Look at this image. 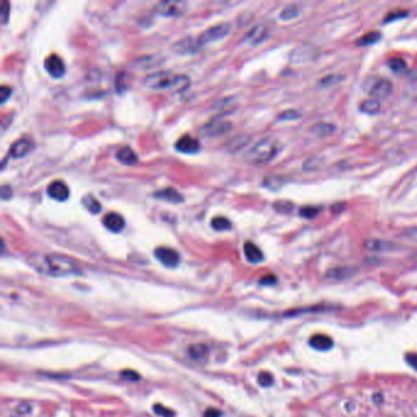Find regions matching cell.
Returning <instances> with one entry per match:
<instances>
[{
    "label": "cell",
    "instance_id": "obj_37",
    "mask_svg": "<svg viewBox=\"0 0 417 417\" xmlns=\"http://www.w3.org/2000/svg\"><path fill=\"white\" fill-rule=\"evenodd\" d=\"M258 383H260L262 386L272 385V383H273L272 374L268 372H261L260 376H258Z\"/></svg>",
    "mask_w": 417,
    "mask_h": 417
},
{
    "label": "cell",
    "instance_id": "obj_1",
    "mask_svg": "<svg viewBox=\"0 0 417 417\" xmlns=\"http://www.w3.org/2000/svg\"><path fill=\"white\" fill-rule=\"evenodd\" d=\"M30 263L38 272L51 276L76 275L80 273V268L74 261L59 255H35L30 258Z\"/></svg>",
    "mask_w": 417,
    "mask_h": 417
},
{
    "label": "cell",
    "instance_id": "obj_23",
    "mask_svg": "<svg viewBox=\"0 0 417 417\" xmlns=\"http://www.w3.org/2000/svg\"><path fill=\"white\" fill-rule=\"evenodd\" d=\"M356 272L355 267H339V268H334V269H330L329 272L327 273L328 278L331 279H344L348 278V276L352 275Z\"/></svg>",
    "mask_w": 417,
    "mask_h": 417
},
{
    "label": "cell",
    "instance_id": "obj_2",
    "mask_svg": "<svg viewBox=\"0 0 417 417\" xmlns=\"http://www.w3.org/2000/svg\"><path fill=\"white\" fill-rule=\"evenodd\" d=\"M281 150L282 145L278 140L267 137V138H262L249 148L247 153L245 154V159L249 164H264L274 159Z\"/></svg>",
    "mask_w": 417,
    "mask_h": 417
},
{
    "label": "cell",
    "instance_id": "obj_18",
    "mask_svg": "<svg viewBox=\"0 0 417 417\" xmlns=\"http://www.w3.org/2000/svg\"><path fill=\"white\" fill-rule=\"evenodd\" d=\"M154 197L164 200V201H168V202H172V203H179L184 201L181 194L173 187H166L160 191H157V192H154Z\"/></svg>",
    "mask_w": 417,
    "mask_h": 417
},
{
    "label": "cell",
    "instance_id": "obj_3",
    "mask_svg": "<svg viewBox=\"0 0 417 417\" xmlns=\"http://www.w3.org/2000/svg\"><path fill=\"white\" fill-rule=\"evenodd\" d=\"M145 84L151 90H174L181 92L188 87L190 81H188L187 76L174 75L172 72L162 71L148 76Z\"/></svg>",
    "mask_w": 417,
    "mask_h": 417
},
{
    "label": "cell",
    "instance_id": "obj_32",
    "mask_svg": "<svg viewBox=\"0 0 417 417\" xmlns=\"http://www.w3.org/2000/svg\"><path fill=\"white\" fill-rule=\"evenodd\" d=\"M207 352V346L202 345V344H197V345L190 346L188 349V354L192 358H202Z\"/></svg>",
    "mask_w": 417,
    "mask_h": 417
},
{
    "label": "cell",
    "instance_id": "obj_42",
    "mask_svg": "<svg viewBox=\"0 0 417 417\" xmlns=\"http://www.w3.org/2000/svg\"><path fill=\"white\" fill-rule=\"evenodd\" d=\"M0 194H2V199H3V200L10 199L11 194H13V191H11V187L8 186V185H3L2 190H0Z\"/></svg>",
    "mask_w": 417,
    "mask_h": 417
},
{
    "label": "cell",
    "instance_id": "obj_24",
    "mask_svg": "<svg viewBox=\"0 0 417 417\" xmlns=\"http://www.w3.org/2000/svg\"><path fill=\"white\" fill-rule=\"evenodd\" d=\"M360 110L365 114H377L380 110V104L377 99H366L360 104Z\"/></svg>",
    "mask_w": 417,
    "mask_h": 417
},
{
    "label": "cell",
    "instance_id": "obj_6",
    "mask_svg": "<svg viewBox=\"0 0 417 417\" xmlns=\"http://www.w3.org/2000/svg\"><path fill=\"white\" fill-rule=\"evenodd\" d=\"M44 68L48 74L54 78L63 77L66 72L65 63L63 62L62 58L55 55V54H51V55L45 58Z\"/></svg>",
    "mask_w": 417,
    "mask_h": 417
},
{
    "label": "cell",
    "instance_id": "obj_27",
    "mask_svg": "<svg viewBox=\"0 0 417 417\" xmlns=\"http://www.w3.org/2000/svg\"><path fill=\"white\" fill-rule=\"evenodd\" d=\"M344 81V76L340 74H331L328 76H324L323 78H321V81L318 82L319 87H330V86H336V85L340 84V82Z\"/></svg>",
    "mask_w": 417,
    "mask_h": 417
},
{
    "label": "cell",
    "instance_id": "obj_31",
    "mask_svg": "<svg viewBox=\"0 0 417 417\" xmlns=\"http://www.w3.org/2000/svg\"><path fill=\"white\" fill-rule=\"evenodd\" d=\"M389 68L392 69L393 72H397V74H400V72L406 71V63L404 62L403 59H399V58H394V59L389 60Z\"/></svg>",
    "mask_w": 417,
    "mask_h": 417
},
{
    "label": "cell",
    "instance_id": "obj_16",
    "mask_svg": "<svg viewBox=\"0 0 417 417\" xmlns=\"http://www.w3.org/2000/svg\"><path fill=\"white\" fill-rule=\"evenodd\" d=\"M200 44L197 38H185L182 41L178 42L174 45V50L178 51L180 54H188V53H194L196 50L200 49Z\"/></svg>",
    "mask_w": 417,
    "mask_h": 417
},
{
    "label": "cell",
    "instance_id": "obj_39",
    "mask_svg": "<svg viewBox=\"0 0 417 417\" xmlns=\"http://www.w3.org/2000/svg\"><path fill=\"white\" fill-rule=\"evenodd\" d=\"M9 13H10V4H9L7 0H4L2 3V20L4 23L8 21Z\"/></svg>",
    "mask_w": 417,
    "mask_h": 417
},
{
    "label": "cell",
    "instance_id": "obj_5",
    "mask_svg": "<svg viewBox=\"0 0 417 417\" xmlns=\"http://www.w3.org/2000/svg\"><path fill=\"white\" fill-rule=\"evenodd\" d=\"M231 129V124L229 121L223 120L220 118H213L212 120H209L208 123L203 125L201 127V133H203L205 136H219L223 135V133H227L228 131H230Z\"/></svg>",
    "mask_w": 417,
    "mask_h": 417
},
{
    "label": "cell",
    "instance_id": "obj_14",
    "mask_svg": "<svg viewBox=\"0 0 417 417\" xmlns=\"http://www.w3.org/2000/svg\"><path fill=\"white\" fill-rule=\"evenodd\" d=\"M268 37V29L264 25H257L246 35V42L251 45H257L262 43Z\"/></svg>",
    "mask_w": 417,
    "mask_h": 417
},
{
    "label": "cell",
    "instance_id": "obj_12",
    "mask_svg": "<svg viewBox=\"0 0 417 417\" xmlns=\"http://www.w3.org/2000/svg\"><path fill=\"white\" fill-rule=\"evenodd\" d=\"M393 91V84L386 78H380L373 85L371 88L370 94L373 97V99H383L386 98Z\"/></svg>",
    "mask_w": 417,
    "mask_h": 417
},
{
    "label": "cell",
    "instance_id": "obj_33",
    "mask_svg": "<svg viewBox=\"0 0 417 417\" xmlns=\"http://www.w3.org/2000/svg\"><path fill=\"white\" fill-rule=\"evenodd\" d=\"M322 209L318 208V207H312V206H309V207H302V208L300 209V215L302 218H315L317 217L318 213L321 212Z\"/></svg>",
    "mask_w": 417,
    "mask_h": 417
},
{
    "label": "cell",
    "instance_id": "obj_36",
    "mask_svg": "<svg viewBox=\"0 0 417 417\" xmlns=\"http://www.w3.org/2000/svg\"><path fill=\"white\" fill-rule=\"evenodd\" d=\"M153 410H154V412L158 413V415L162 417H174V411H172L170 409H168V407L163 406V405H160V404L154 405Z\"/></svg>",
    "mask_w": 417,
    "mask_h": 417
},
{
    "label": "cell",
    "instance_id": "obj_20",
    "mask_svg": "<svg viewBox=\"0 0 417 417\" xmlns=\"http://www.w3.org/2000/svg\"><path fill=\"white\" fill-rule=\"evenodd\" d=\"M365 247L370 251H391V249L395 248V243L384 241V240L370 239L365 241Z\"/></svg>",
    "mask_w": 417,
    "mask_h": 417
},
{
    "label": "cell",
    "instance_id": "obj_9",
    "mask_svg": "<svg viewBox=\"0 0 417 417\" xmlns=\"http://www.w3.org/2000/svg\"><path fill=\"white\" fill-rule=\"evenodd\" d=\"M317 48H313L311 45H303V47L295 48L291 53L290 59L294 63H305L309 60H313L315 58H317Z\"/></svg>",
    "mask_w": 417,
    "mask_h": 417
},
{
    "label": "cell",
    "instance_id": "obj_21",
    "mask_svg": "<svg viewBox=\"0 0 417 417\" xmlns=\"http://www.w3.org/2000/svg\"><path fill=\"white\" fill-rule=\"evenodd\" d=\"M333 339L327 336H323V334H318V336H313L310 340V345L312 346L313 349L316 350H321V351H324V350L330 349L333 346Z\"/></svg>",
    "mask_w": 417,
    "mask_h": 417
},
{
    "label": "cell",
    "instance_id": "obj_28",
    "mask_svg": "<svg viewBox=\"0 0 417 417\" xmlns=\"http://www.w3.org/2000/svg\"><path fill=\"white\" fill-rule=\"evenodd\" d=\"M299 15H300V8L295 4H290L283 9V11L281 13V19L284 21H289V20L295 19V17H297Z\"/></svg>",
    "mask_w": 417,
    "mask_h": 417
},
{
    "label": "cell",
    "instance_id": "obj_8",
    "mask_svg": "<svg viewBox=\"0 0 417 417\" xmlns=\"http://www.w3.org/2000/svg\"><path fill=\"white\" fill-rule=\"evenodd\" d=\"M185 11V4L179 2H160L156 7V13L163 16H179Z\"/></svg>",
    "mask_w": 417,
    "mask_h": 417
},
{
    "label": "cell",
    "instance_id": "obj_34",
    "mask_svg": "<svg viewBox=\"0 0 417 417\" xmlns=\"http://www.w3.org/2000/svg\"><path fill=\"white\" fill-rule=\"evenodd\" d=\"M300 118L301 113L299 110H296V109H289V110L283 112L278 117L279 120H297V119Z\"/></svg>",
    "mask_w": 417,
    "mask_h": 417
},
{
    "label": "cell",
    "instance_id": "obj_15",
    "mask_svg": "<svg viewBox=\"0 0 417 417\" xmlns=\"http://www.w3.org/2000/svg\"><path fill=\"white\" fill-rule=\"evenodd\" d=\"M32 150V142L27 138H21L11 146L10 154L14 158H22L25 157L30 151Z\"/></svg>",
    "mask_w": 417,
    "mask_h": 417
},
{
    "label": "cell",
    "instance_id": "obj_10",
    "mask_svg": "<svg viewBox=\"0 0 417 417\" xmlns=\"http://www.w3.org/2000/svg\"><path fill=\"white\" fill-rule=\"evenodd\" d=\"M47 192L53 200L57 201H66L69 199L70 190L68 185L62 180H55L50 182L49 186L47 188Z\"/></svg>",
    "mask_w": 417,
    "mask_h": 417
},
{
    "label": "cell",
    "instance_id": "obj_17",
    "mask_svg": "<svg viewBox=\"0 0 417 417\" xmlns=\"http://www.w3.org/2000/svg\"><path fill=\"white\" fill-rule=\"evenodd\" d=\"M243 252H245V256H246V258H247V261L251 262V263H255V264L260 263V262L263 261V258H264L260 247L256 246L255 243L251 241L245 242V245H243Z\"/></svg>",
    "mask_w": 417,
    "mask_h": 417
},
{
    "label": "cell",
    "instance_id": "obj_41",
    "mask_svg": "<svg viewBox=\"0 0 417 417\" xmlns=\"http://www.w3.org/2000/svg\"><path fill=\"white\" fill-rule=\"evenodd\" d=\"M121 377H123L124 379H127V380H137L140 378V376L137 374L136 372H133V371H124V372H121Z\"/></svg>",
    "mask_w": 417,
    "mask_h": 417
},
{
    "label": "cell",
    "instance_id": "obj_38",
    "mask_svg": "<svg viewBox=\"0 0 417 417\" xmlns=\"http://www.w3.org/2000/svg\"><path fill=\"white\" fill-rule=\"evenodd\" d=\"M403 236L406 237V239L410 240V241L417 242V227L409 228V229L405 231Z\"/></svg>",
    "mask_w": 417,
    "mask_h": 417
},
{
    "label": "cell",
    "instance_id": "obj_44",
    "mask_svg": "<svg viewBox=\"0 0 417 417\" xmlns=\"http://www.w3.org/2000/svg\"><path fill=\"white\" fill-rule=\"evenodd\" d=\"M221 412L219 410L215 409H209L205 412V417H220Z\"/></svg>",
    "mask_w": 417,
    "mask_h": 417
},
{
    "label": "cell",
    "instance_id": "obj_30",
    "mask_svg": "<svg viewBox=\"0 0 417 417\" xmlns=\"http://www.w3.org/2000/svg\"><path fill=\"white\" fill-rule=\"evenodd\" d=\"M212 228L218 231L231 229V221L225 217H215L212 219Z\"/></svg>",
    "mask_w": 417,
    "mask_h": 417
},
{
    "label": "cell",
    "instance_id": "obj_19",
    "mask_svg": "<svg viewBox=\"0 0 417 417\" xmlns=\"http://www.w3.org/2000/svg\"><path fill=\"white\" fill-rule=\"evenodd\" d=\"M337 131V126L331 123H318L316 125H313L311 127V132L313 135H316L317 137H321V138H324V137H329L333 135Z\"/></svg>",
    "mask_w": 417,
    "mask_h": 417
},
{
    "label": "cell",
    "instance_id": "obj_7",
    "mask_svg": "<svg viewBox=\"0 0 417 417\" xmlns=\"http://www.w3.org/2000/svg\"><path fill=\"white\" fill-rule=\"evenodd\" d=\"M154 256L160 263H163L165 267L174 268L180 262V255L175 249L169 247H158L154 249Z\"/></svg>",
    "mask_w": 417,
    "mask_h": 417
},
{
    "label": "cell",
    "instance_id": "obj_4",
    "mask_svg": "<svg viewBox=\"0 0 417 417\" xmlns=\"http://www.w3.org/2000/svg\"><path fill=\"white\" fill-rule=\"evenodd\" d=\"M230 32V25L229 23H218V25H214L212 27H209L208 30H206L205 32L201 33V35L197 37V41H199L200 47H203L205 44H209L212 42L215 41H220L221 38H224L225 36L229 35Z\"/></svg>",
    "mask_w": 417,
    "mask_h": 417
},
{
    "label": "cell",
    "instance_id": "obj_29",
    "mask_svg": "<svg viewBox=\"0 0 417 417\" xmlns=\"http://www.w3.org/2000/svg\"><path fill=\"white\" fill-rule=\"evenodd\" d=\"M324 159L322 157H310L309 159L305 160L303 163V170L306 172H313V170H317L323 165Z\"/></svg>",
    "mask_w": 417,
    "mask_h": 417
},
{
    "label": "cell",
    "instance_id": "obj_35",
    "mask_svg": "<svg viewBox=\"0 0 417 417\" xmlns=\"http://www.w3.org/2000/svg\"><path fill=\"white\" fill-rule=\"evenodd\" d=\"M293 203L288 202V201H279V202L274 203V208L281 213H289L293 211Z\"/></svg>",
    "mask_w": 417,
    "mask_h": 417
},
{
    "label": "cell",
    "instance_id": "obj_26",
    "mask_svg": "<svg viewBox=\"0 0 417 417\" xmlns=\"http://www.w3.org/2000/svg\"><path fill=\"white\" fill-rule=\"evenodd\" d=\"M82 205L91 213H93V214H97V213L100 212V203L98 202V200L94 199L92 194H86L82 199Z\"/></svg>",
    "mask_w": 417,
    "mask_h": 417
},
{
    "label": "cell",
    "instance_id": "obj_40",
    "mask_svg": "<svg viewBox=\"0 0 417 417\" xmlns=\"http://www.w3.org/2000/svg\"><path fill=\"white\" fill-rule=\"evenodd\" d=\"M11 94V88L8 87V86H2L0 87V102L2 103H5L7 102V99L10 97Z\"/></svg>",
    "mask_w": 417,
    "mask_h": 417
},
{
    "label": "cell",
    "instance_id": "obj_25",
    "mask_svg": "<svg viewBox=\"0 0 417 417\" xmlns=\"http://www.w3.org/2000/svg\"><path fill=\"white\" fill-rule=\"evenodd\" d=\"M380 37H382V35H380L379 32H377V31L368 32L367 35L362 36V37L358 38L357 42H356V44L360 45V47H366V45L374 44L376 42H378Z\"/></svg>",
    "mask_w": 417,
    "mask_h": 417
},
{
    "label": "cell",
    "instance_id": "obj_22",
    "mask_svg": "<svg viewBox=\"0 0 417 417\" xmlns=\"http://www.w3.org/2000/svg\"><path fill=\"white\" fill-rule=\"evenodd\" d=\"M117 158L118 160H120L123 164H126V165H132L137 162L138 157L135 153V151L130 147H121L120 150L117 152Z\"/></svg>",
    "mask_w": 417,
    "mask_h": 417
},
{
    "label": "cell",
    "instance_id": "obj_11",
    "mask_svg": "<svg viewBox=\"0 0 417 417\" xmlns=\"http://www.w3.org/2000/svg\"><path fill=\"white\" fill-rule=\"evenodd\" d=\"M175 148L181 153L192 154L200 151V142L199 140L193 138L190 135H185L178 140L175 144Z\"/></svg>",
    "mask_w": 417,
    "mask_h": 417
},
{
    "label": "cell",
    "instance_id": "obj_45",
    "mask_svg": "<svg viewBox=\"0 0 417 417\" xmlns=\"http://www.w3.org/2000/svg\"><path fill=\"white\" fill-rule=\"evenodd\" d=\"M407 15V13H394V14H392V15H389L388 17H385V22L386 21H393V20H395V19H399V17H404V16H406Z\"/></svg>",
    "mask_w": 417,
    "mask_h": 417
},
{
    "label": "cell",
    "instance_id": "obj_43",
    "mask_svg": "<svg viewBox=\"0 0 417 417\" xmlns=\"http://www.w3.org/2000/svg\"><path fill=\"white\" fill-rule=\"evenodd\" d=\"M406 361H407V364H409L411 367L416 368V370H417V354H407L406 355Z\"/></svg>",
    "mask_w": 417,
    "mask_h": 417
},
{
    "label": "cell",
    "instance_id": "obj_46",
    "mask_svg": "<svg viewBox=\"0 0 417 417\" xmlns=\"http://www.w3.org/2000/svg\"><path fill=\"white\" fill-rule=\"evenodd\" d=\"M275 282H276L275 276H273V275L264 276V278H262V281H261L262 284H274Z\"/></svg>",
    "mask_w": 417,
    "mask_h": 417
},
{
    "label": "cell",
    "instance_id": "obj_13",
    "mask_svg": "<svg viewBox=\"0 0 417 417\" xmlns=\"http://www.w3.org/2000/svg\"><path fill=\"white\" fill-rule=\"evenodd\" d=\"M103 224L113 233H120L125 228V219L119 213L110 212L103 217Z\"/></svg>",
    "mask_w": 417,
    "mask_h": 417
}]
</instances>
